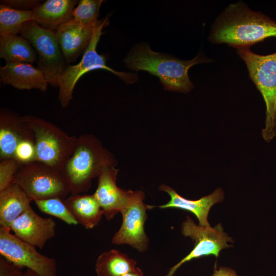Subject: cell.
<instances>
[{
    "label": "cell",
    "mask_w": 276,
    "mask_h": 276,
    "mask_svg": "<svg viewBox=\"0 0 276 276\" xmlns=\"http://www.w3.org/2000/svg\"><path fill=\"white\" fill-rule=\"evenodd\" d=\"M273 36H276V21L239 1L230 4L217 17L208 38L212 43H226L237 49L249 48Z\"/></svg>",
    "instance_id": "6da1fadb"
},
{
    "label": "cell",
    "mask_w": 276,
    "mask_h": 276,
    "mask_svg": "<svg viewBox=\"0 0 276 276\" xmlns=\"http://www.w3.org/2000/svg\"><path fill=\"white\" fill-rule=\"evenodd\" d=\"M211 61L202 52L191 60H181L153 51L146 43L136 44L124 60L129 70L146 71L157 77L165 90L185 94L194 87L188 75L189 68L197 64Z\"/></svg>",
    "instance_id": "7a4b0ae2"
},
{
    "label": "cell",
    "mask_w": 276,
    "mask_h": 276,
    "mask_svg": "<svg viewBox=\"0 0 276 276\" xmlns=\"http://www.w3.org/2000/svg\"><path fill=\"white\" fill-rule=\"evenodd\" d=\"M114 156L94 135L78 137L75 149L64 165L61 174L71 194H80L90 188L93 179L98 177L102 168L116 165Z\"/></svg>",
    "instance_id": "3957f363"
},
{
    "label": "cell",
    "mask_w": 276,
    "mask_h": 276,
    "mask_svg": "<svg viewBox=\"0 0 276 276\" xmlns=\"http://www.w3.org/2000/svg\"><path fill=\"white\" fill-rule=\"evenodd\" d=\"M236 52L245 62L250 79L264 100L266 117L262 135L270 142L276 136V52L261 55L248 47L237 48Z\"/></svg>",
    "instance_id": "277c9868"
},
{
    "label": "cell",
    "mask_w": 276,
    "mask_h": 276,
    "mask_svg": "<svg viewBox=\"0 0 276 276\" xmlns=\"http://www.w3.org/2000/svg\"><path fill=\"white\" fill-rule=\"evenodd\" d=\"M22 119L34 135L36 160L61 173L75 149L78 137L68 135L52 123L36 116L26 115Z\"/></svg>",
    "instance_id": "5b68a950"
},
{
    "label": "cell",
    "mask_w": 276,
    "mask_h": 276,
    "mask_svg": "<svg viewBox=\"0 0 276 276\" xmlns=\"http://www.w3.org/2000/svg\"><path fill=\"white\" fill-rule=\"evenodd\" d=\"M108 25V16L99 20L91 40L80 61L75 65H67L63 71L60 78L58 94L59 101L62 108H66L73 99L74 89L79 79L93 70H107L115 74L126 84H132L138 80L136 73L118 72L107 66L105 57L97 52V44L103 34V29Z\"/></svg>",
    "instance_id": "8992f818"
},
{
    "label": "cell",
    "mask_w": 276,
    "mask_h": 276,
    "mask_svg": "<svg viewBox=\"0 0 276 276\" xmlns=\"http://www.w3.org/2000/svg\"><path fill=\"white\" fill-rule=\"evenodd\" d=\"M13 183L19 186L33 201L52 198L64 199L71 194L62 174L37 160L22 165Z\"/></svg>",
    "instance_id": "52a82bcc"
},
{
    "label": "cell",
    "mask_w": 276,
    "mask_h": 276,
    "mask_svg": "<svg viewBox=\"0 0 276 276\" xmlns=\"http://www.w3.org/2000/svg\"><path fill=\"white\" fill-rule=\"evenodd\" d=\"M20 35L28 39L37 56V67L43 73L49 85L58 87L66 62L56 38L55 31L40 27L36 22H25Z\"/></svg>",
    "instance_id": "ba28073f"
},
{
    "label": "cell",
    "mask_w": 276,
    "mask_h": 276,
    "mask_svg": "<svg viewBox=\"0 0 276 276\" xmlns=\"http://www.w3.org/2000/svg\"><path fill=\"white\" fill-rule=\"evenodd\" d=\"M10 230L0 226L2 257L21 268L32 270L38 276H57V263L54 258L41 254L35 246L12 234Z\"/></svg>",
    "instance_id": "9c48e42d"
},
{
    "label": "cell",
    "mask_w": 276,
    "mask_h": 276,
    "mask_svg": "<svg viewBox=\"0 0 276 276\" xmlns=\"http://www.w3.org/2000/svg\"><path fill=\"white\" fill-rule=\"evenodd\" d=\"M144 198L143 191L130 190L127 200L120 212L123 221L112 238L113 244H128L140 251L147 249L149 241L144 226L147 217L146 211L154 206L145 204Z\"/></svg>",
    "instance_id": "30bf717a"
},
{
    "label": "cell",
    "mask_w": 276,
    "mask_h": 276,
    "mask_svg": "<svg viewBox=\"0 0 276 276\" xmlns=\"http://www.w3.org/2000/svg\"><path fill=\"white\" fill-rule=\"evenodd\" d=\"M181 232L183 236L190 237L195 241L194 247L188 255L170 268L166 276H173L182 264L194 259L212 255L217 257L220 250L230 246L228 242H233L224 232L221 224L214 227L198 225L189 216L182 224Z\"/></svg>",
    "instance_id": "8fae6325"
},
{
    "label": "cell",
    "mask_w": 276,
    "mask_h": 276,
    "mask_svg": "<svg viewBox=\"0 0 276 276\" xmlns=\"http://www.w3.org/2000/svg\"><path fill=\"white\" fill-rule=\"evenodd\" d=\"M56 223L52 218H43L30 206L16 218L10 228L20 240L42 249L55 234Z\"/></svg>",
    "instance_id": "7c38bea8"
},
{
    "label": "cell",
    "mask_w": 276,
    "mask_h": 276,
    "mask_svg": "<svg viewBox=\"0 0 276 276\" xmlns=\"http://www.w3.org/2000/svg\"><path fill=\"white\" fill-rule=\"evenodd\" d=\"M116 165L104 166L98 177V184L93 194L107 220L120 212L128 198L130 190H124L117 185L118 169Z\"/></svg>",
    "instance_id": "4fadbf2b"
},
{
    "label": "cell",
    "mask_w": 276,
    "mask_h": 276,
    "mask_svg": "<svg viewBox=\"0 0 276 276\" xmlns=\"http://www.w3.org/2000/svg\"><path fill=\"white\" fill-rule=\"evenodd\" d=\"M99 21L94 25H83L72 18L56 29V38L66 64L70 65L75 62L83 51H85Z\"/></svg>",
    "instance_id": "5bb4252c"
},
{
    "label": "cell",
    "mask_w": 276,
    "mask_h": 276,
    "mask_svg": "<svg viewBox=\"0 0 276 276\" xmlns=\"http://www.w3.org/2000/svg\"><path fill=\"white\" fill-rule=\"evenodd\" d=\"M34 140L32 131L22 117L7 109L0 111V159L14 158L23 141Z\"/></svg>",
    "instance_id": "9a60e30c"
},
{
    "label": "cell",
    "mask_w": 276,
    "mask_h": 276,
    "mask_svg": "<svg viewBox=\"0 0 276 276\" xmlns=\"http://www.w3.org/2000/svg\"><path fill=\"white\" fill-rule=\"evenodd\" d=\"M0 77L4 84L20 90L37 89L44 92L49 84L41 70L27 63H6L0 68Z\"/></svg>",
    "instance_id": "2e32d148"
},
{
    "label": "cell",
    "mask_w": 276,
    "mask_h": 276,
    "mask_svg": "<svg viewBox=\"0 0 276 276\" xmlns=\"http://www.w3.org/2000/svg\"><path fill=\"white\" fill-rule=\"evenodd\" d=\"M159 189L167 193L170 199L167 203L159 206L161 209L176 208L185 210L194 214L197 218L199 225L210 226L208 220L209 213L211 207L216 203L223 201L224 192L218 188L211 194L198 200L186 199L178 194L174 189L166 185H161Z\"/></svg>",
    "instance_id": "e0dca14e"
},
{
    "label": "cell",
    "mask_w": 276,
    "mask_h": 276,
    "mask_svg": "<svg viewBox=\"0 0 276 276\" xmlns=\"http://www.w3.org/2000/svg\"><path fill=\"white\" fill-rule=\"evenodd\" d=\"M76 0H48L32 10V20L53 31L73 18Z\"/></svg>",
    "instance_id": "ac0fdd59"
},
{
    "label": "cell",
    "mask_w": 276,
    "mask_h": 276,
    "mask_svg": "<svg viewBox=\"0 0 276 276\" xmlns=\"http://www.w3.org/2000/svg\"><path fill=\"white\" fill-rule=\"evenodd\" d=\"M63 201L78 224L86 229L97 226L104 215L94 194H71Z\"/></svg>",
    "instance_id": "d6986e66"
},
{
    "label": "cell",
    "mask_w": 276,
    "mask_h": 276,
    "mask_svg": "<svg viewBox=\"0 0 276 276\" xmlns=\"http://www.w3.org/2000/svg\"><path fill=\"white\" fill-rule=\"evenodd\" d=\"M33 201L17 184L13 183L0 191V226L10 227L26 211Z\"/></svg>",
    "instance_id": "ffe728a7"
},
{
    "label": "cell",
    "mask_w": 276,
    "mask_h": 276,
    "mask_svg": "<svg viewBox=\"0 0 276 276\" xmlns=\"http://www.w3.org/2000/svg\"><path fill=\"white\" fill-rule=\"evenodd\" d=\"M0 57L6 63L31 64L37 59L36 52L30 42L21 35L12 34L0 35Z\"/></svg>",
    "instance_id": "44dd1931"
},
{
    "label": "cell",
    "mask_w": 276,
    "mask_h": 276,
    "mask_svg": "<svg viewBox=\"0 0 276 276\" xmlns=\"http://www.w3.org/2000/svg\"><path fill=\"white\" fill-rule=\"evenodd\" d=\"M136 262L116 249L102 252L97 258L95 270L97 276H122L135 269Z\"/></svg>",
    "instance_id": "7402d4cb"
},
{
    "label": "cell",
    "mask_w": 276,
    "mask_h": 276,
    "mask_svg": "<svg viewBox=\"0 0 276 276\" xmlns=\"http://www.w3.org/2000/svg\"><path fill=\"white\" fill-rule=\"evenodd\" d=\"M30 20H32V10H18L0 5V35L20 34L23 25Z\"/></svg>",
    "instance_id": "603a6c76"
},
{
    "label": "cell",
    "mask_w": 276,
    "mask_h": 276,
    "mask_svg": "<svg viewBox=\"0 0 276 276\" xmlns=\"http://www.w3.org/2000/svg\"><path fill=\"white\" fill-rule=\"evenodd\" d=\"M42 212L56 217L69 225H77V220L71 213L63 199L52 198L34 201Z\"/></svg>",
    "instance_id": "cb8c5ba5"
},
{
    "label": "cell",
    "mask_w": 276,
    "mask_h": 276,
    "mask_svg": "<svg viewBox=\"0 0 276 276\" xmlns=\"http://www.w3.org/2000/svg\"><path fill=\"white\" fill-rule=\"evenodd\" d=\"M102 0H81L73 12V18L83 25H91L98 21Z\"/></svg>",
    "instance_id": "d4e9b609"
},
{
    "label": "cell",
    "mask_w": 276,
    "mask_h": 276,
    "mask_svg": "<svg viewBox=\"0 0 276 276\" xmlns=\"http://www.w3.org/2000/svg\"><path fill=\"white\" fill-rule=\"evenodd\" d=\"M21 166L14 158L1 159L0 191L13 183L14 178Z\"/></svg>",
    "instance_id": "484cf974"
},
{
    "label": "cell",
    "mask_w": 276,
    "mask_h": 276,
    "mask_svg": "<svg viewBox=\"0 0 276 276\" xmlns=\"http://www.w3.org/2000/svg\"><path fill=\"white\" fill-rule=\"evenodd\" d=\"M14 159L21 165L36 160L34 140H28L22 142L16 149Z\"/></svg>",
    "instance_id": "4316f807"
},
{
    "label": "cell",
    "mask_w": 276,
    "mask_h": 276,
    "mask_svg": "<svg viewBox=\"0 0 276 276\" xmlns=\"http://www.w3.org/2000/svg\"><path fill=\"white\" fill-rule=\"evenodd\" d=\"M1 4L21 11H30L41 4L38 0H1Z\"/></svg>",
    "instance_id": "83f0119b"
},
{
    "label": "cell",
    "mask_w": 276,
    "mask_h": 276,
    "mask_svg": "<svg viewBox=\"0 0 276 276\" xmlns=\"http://www.w3.org/2000/svg\"><path fill=\"white\" fill-rule=\"evenodd\" d=\"M22 269L4 257L0 258V276H19L24 272Z\"/></svg>",
    "instance_id": "f1b7e54d"
},
{
    "label": "cell",
    "mask_w": 276,
    "mask_h": 276,
    "mask_svg": "<svg viewBox=\"0 0 276 276\" xmlns=\"http://www.w3.org/2000/svg\"><path fill=\"white\" fill-rule=\"evenodd\" d=\"M212 276H238L236 271L229 267L221 266L215 268Z\"/></svg>",
    "instance_id": "f546056e"
},
{
    "label": "cell",
    "mask_w": 276,
    "mask_h": 276,
    "mask_svg": "<svg viewBox=\"0 0 276 276\" xmlns=\"http://www.w3.org/2000/svg\"><path fill=\"white\" fill-rule=\"evenodd\" d=\"M122 276H144L142 270L139 268L136 267L135 269L129 271Z\"/></svg>",
    "instance_id": "4dcf8cb0"
},
{
    "label": "cell",
    "mask_w": 276,
    "mask_h": 276,
    "mask_svg": "<svg viewBox=\"0 0 276 276\" xmlns=\"http://www.w3.org/2000/svg\"><path fill=\"white\" fill-rule=\"evenodd\" d=\"M19 276H38V275L32 270L29 269H27L26 270L25 272H24Z\"/></svg>",
    "instance_id": "1f68e13d"
}]
</instances>
